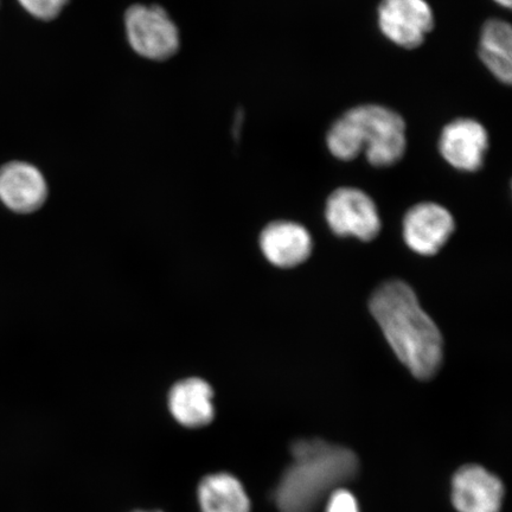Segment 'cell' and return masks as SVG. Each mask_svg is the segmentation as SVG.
<instances>
[{"label":"cell","mask_w":512,"mask_h":512,"mask_svg":"<svg viewBox=\"0 0 512 512\" xmlns=\"http://www.w3.org/2000/svg\"><path fill=\"white\" fill-rule=\"evenodd\" d=\"M369 307L399 360L416 379H432L443 363V336L413 288L401 280L388 281L374 292Z\"/></svg>","instance_id":"6da1fadb"},{"label":"cell","mask_w":512,"mask_h":512,"mask_svg":"<svg viewBox=\"0 0 512 512\" xmlns=\"http://www.w3.org/2000/svg\"><path fill=\"white\" fill-rule=\"evenodd\" d=\"M293 463L275 490L281 512H313L322 499L357 475L356 454L324 440H298L292 446Z\"/></svg>","instance_id":"7a4b0ae2"},{"label":"cell","mask_w":512,"mask_h":512,"mask_svg":"<svg viewBox=\"0 0 512 512\" xmlns=\"http://www.w3.org/2000/svg\"><path fill=\"white\" fill-rule=\"evenodd\" d=\"M332 157L351 162L364 152L375 168L398 164L407 150V126L392 108L366 104L350 108L326 133Z\"/></svg>","instance_id":"3957f363"},{"label":"cell","mask_w":512,"mask_h":512,"mask_svg":"<svg viewBox=\"0 0 512 512\" xmlns=\"http://www.w3.org/2000/svg\"><path fill=\"white\" fill-rule=\"evenodd\" d=\"M125 28L131 48L145 59L169 60L181 46L177 25L157 5L131 6L126 11Z\"/></svg>","instance_id":"277c9868"},{"label":"cell","mask_w":512,"mask_h":512,"mask_svg":"<svg viewBox=\"0 0 512 512\" xmlns=\"http://www.w3.org/2000/svg\"><path fill=\"white\" fill-rule=\"evenodd\" d=\"M325 219L338 236H354L371 241L381 232L379 209L367 192L361 189L338 188L325 204Z\"/></svg>","instance_id":"5b68a950"},{"label":"cell","mask_w":512,"mask_h":512,"mask_svg":"<svg viewBox=\"0 0 512 512\" xmlns=\"http://www.w3.org/2000/svg\"><path fill=\"white\" fill-rule=\"evenodd\" d=\"M377 24L388 41L403 49H418L434 29L435 17L427 0H381Z\"/></svg>","instance_id":"8992f818"},{"label":"cell","mask_w":512,"mask_h":512,"mask_svg":"<svg viewBox=\"0 0 512 512\" xmlns=\"http://www.w3.org/2000/svg\"><path fill=\"white\" fill-rule=\"evenodd\" d=\"M489 143V133L482 123L472 118H458L441 130L438 150L453 169L477 172L483 168Z\"/></svg>","instance_id":"52a82bcc"},{"label":"cell","mask_w":512,"mask_h":512,"mask_svg":"<svg viewBox=\"0 0 512 512\" xmlns=\"http://www.w3.org/2000/svg\"><path fill=\"white\" fill-rule=\"evenodd\" d=\"M456 229L450 211L434 202H422L403 217V239L415 253L430 256L446 245Z\"/></svg>","instance_id":"ba28073f"},{"label":"cell","mask_w":512,"mask_h":512,"mask_svg":"<svg viewBox=\"0 0 512 512\" xmlns=\"http://www.w3.org/2000/svg\"><path fill=\"white\" fill-rule=\"evenodd\" d=\"M48 184L42 172L27 162L6 163L0 168V201L18 214H31L46 203Z\"/></svg>","instance_id":"9c48e42d"},{"label":"cell","mask_w":512,"mask_h":512,"mask_svg":"<svg viewBox=\"0 0 512 512\" xmlns=\"http://www.w3.org/2000/svg\"><path fill=\"white\" fill-rule=\"evenodd\" d=\"M504 486L479 465H465L452 480V503L459 512H499Z\"/></svg>","instance_id":"30bf717a"},{"label":"cell","mask_w":512,"mask_h":512,"mask_svg":"<svg viewBox=\"0 0 512 512\" xmlns=\"http://www.w3.org/2000/svg\"><path fill=\"white\" fill-rule=\"evenodd\" d=\"M260 247L272 265L293 268L310 258L313 242L309 230L302 224L275 221L262 230Z\"/></svg>","instance_id":"8fae6325"},{"label":"cell","mask_w":512,"mask_h":512,"mask_svg":"<svg viewBox=\"0 0 512 512\" xmlns=\"http://www.w3.org/2000/svg\"><path fill=\"white\" fill-rule=\"evenodd\" d=\"M214 393L202 379H188L175 384L169 395V408L178 424L201 428L214 420Z\"/></svg>","instance_id":"7c38bea8"},{"label":"cell","mask_w":512,"mask_h":512,"mask_svg":"<svg viewBox=\"0 0 512 512\" xmlns=\"http://www.w3.org/2000/svg\"><path fill=\"white\" fill-rule=\"evenodd\" d=\"M478 55L492 76L504 85L512 81V28L499 18L486 21L480 30Z\"/></svg>","instance_id":"4fadbf2b"},{"label":"cell","mask_w":512,"mask_h":512,"mask_svg":"<svg viewBox=\"0 0 512 512\" xmlns=\"http://www.w3.org/2000/svg\"><path fill=\"white\" fill-rule=\"evenodd\" d=\"M202 512H251V501L240 480L230 473H214L198 486Z\"/></svg>","instance_id":"5bb4252c"},{"label":"cell","mask_w":512,"mask_h":512,"mask_svg":"<svg viewBox=\"0 0 512 512\" xmlns=\"http://www.w3.org/2000/svg\"><path fill=\"white\" fill-rule=\"evenodd\" d=\"M69 0H18L22 8L40 21H53L59 17Z\"/></svg>","instance_id":"9a60e30c"},{"label":"cell","mask_w":512,"mask_h":512,"mask_svg":"<svg viewBox=\"0 0 512 512\" xmlns=\"http://www.w3.org/2000/svg\"><path fill=\"white\" fill-rule=\"evenodd\" d=\"M326 512H360V508L349 490L338 488L331 492Z\"/></svg>","instance_id":"2e32d148"},{"label":"cell","mask_w":512,"mask_h":512,"mask_svg":"<svg viewBox=\"0 0 512 512\" xmlns=\"http://www.w3.org/2000/svg\"><path fill=\"white\" fill-rule=\"evenodd\" d=\"M494 2L503 6V8L511 9L512 0H494Z\"/></svg>","instance_id":"e0dca14e"},{"label":"cell","mask_w":512,"mask_h":512,"mask_svg":"<svg viewBox=\"0 0 512 512\" xmlns=\"http://www.w3.org/2000/svg\"><path fill=\"white\" fill-rule=\"evenodd\" d=\"M134 512H162V511H134Z\"/></svg>","instance_id":"ac0fdd59"}]
</instances>
